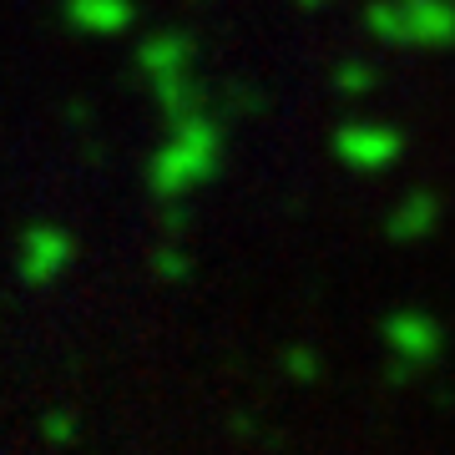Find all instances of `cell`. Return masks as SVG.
Listing matches in <instances>:
<instances>
[{"mask_svg": "<svg viewBox=\"0 0 455 455\" xmlns=\"http://www.w3.org/2000/svg\"><path fill=\"white\" fill-rule=\"evenodd\" d=\"M223 147H228V116L208 112H193L172 122V137H167L152 157H147V193L152 197H188L193 188L218 178L223 167Z\"/></svg>", "mask_w": 455, "mask_h": 455, "instance_id": "6da1fadb", "label": "cell"}, {"mask_svg": "<svg viewBox=\"0 0 455 455\" xmlns=\"http://www.w3.org/2000/svg\"><path fill=\"white\" fill-rule=\"evenodd\" d=\"M364 36L379 46L455 51V0H370Z\"/></svg>", "mask_w": 455, "mask_h": 455, "instance_id": "7a4b0ae2", "label": "cell"}, {"mask_svg": "<svg viewBox=\"0 0 455 455\" xmlns=\"http://www.w3.org/2000/svg\"><path fill=\"white\" fill-rule=\"evenodd\" d=\"M329 152L349 172H385L405 157V132L390 122H339L329 137Z\"/></svg>", "mask_w": 455, "mask_h": 455, "instance_id": "3957f363", "label": "cell"}, {"mask_svg": "<svg viewBox=\"0 0 455 455\" xmlns=\"http://www.w3.org/2000/svg\"><path fill=\"white\" fill-rule=\"evenodd\" d=\"M76 259V238L61 223H31L16 238V278L26 289H51Z\"/></svg>", "mask_w": 455, "mask_h": 455, "instance_id": "277c9868", "label": "cell"}, {"mask_svg": "<svg viewBox=\"0 0 455 455\" xmlns=\"http://www.w3.org/2000/svg\"><path fill=\"white\" fill-rule=\"evenodd\" d=\"M379 339H385V349L400 359H415V364H440V355H445V329H440L435 314L425 309H390L385 319H379Z\"/></svg>", "mask_w": 455, "mask_h": 455, "instance_id": "5b68a950", "label": "cell"}, {"mask_svg": "<svg viewBox=\"0 0 455 455\" xmlns=\"http://www.w3.org/2000/svg\"><path fill=\"white\" fill-rule=\"evenodd\" d=\"M435 228H440V193L435 188H410V193L395 197L390 212H385V238L400 243V248L435 238Z\"/></svg>", "mask_w": 455, "mask_h": 455, "instance_id": "8992f818", "label": "cell"}, {"mask_svg": "<svg viewBox=\"0 0 455 455\" xmlns=\"http://www.w3.org/2000/svg\"><path fill=\"white\" fill-rule=\"evenodd\" d=\"M193 66H197V41L182 26H163V31L142 36V46H137V71L147 82L167 76V71H193Z\"/></svg>", "mask_w": 455, "mask_h": 455, "instance_id": "52a82bcc", "label": "cell"}, {"mask_svg": "<svg viewBox=\"0 0 455 455\" xmlns=\"http://www.w3.org/2000/svg\"><path fill=\"white\" fill-rule=\"evenodd\" d=\"M61 20L82 36H122L137 20L132 0H61Z\"/></svg>", "mask_w": 455, "mask_h": 455, "instance_id": "ba28073f", "label": "cell"}, {"mask_svg": "<svg viewBox=\"0 0 455 455\" xmlns=\"http://www.w3.org/2000/svg\"><path fill=\"white\" fill-rule=\"evenodd\" d=\"M152 107L163 112V122H182L193 112H208V86L197 82V71H167V76H152Z\"/></svg>", "mask_w": 455, "mask_h": 455, "instance_id": "9c48e42d", "label": "cell"}, {"mask_svg": "<svg viewBox=\"0 0 455 455\" xmlns=\"http://www.w3.org/2000/svg\"><path fill=\"white\" fill-rule=\"evenodd\" d=\"M329 86H334V97H344V101H364L370 92H379V66L364 61V56H344V61H334V71H329Z\"/></svg>", "mask_w": 455, "mask_h": 455, "instance_id": "30bf717a", "label": "cell"}, {"mask_svg": "<svg viewBox=\"0 0 455 455\" xmlns=\"http://www.w3.org/2000/svg\"><path fill=\"white\" fill-rule=\"evenodd\" d=\"M147 268H152V278H163V283H188V278H193V253H188L178 238H167V243L152 248Z\"/></svg>", "mask_w": 455, "mask_h": 455, "instance_id": "8fae6325", "label": "cell"}, {"mask_svg": "<svg viewBox=\"0 0 455 455\" xmlns=\"http://www.w3.org/2000/svg\"><path fill=\"white\" fill-rule=\"evenodd\" d=\"M278 364H283V374H289L293 385H319V379H324V359H319L314 344H289V349L278 355Z\"/></svg>", "mask_w": 455, "mask_h": 455, "instance_id": "7c38bea8", "label": "cell"}, {"mask_svg": "<svg viewBox=\"0 0 455 455\" xmlns=\"http://www.w3.org/2000/svg\"><path fill=\"white\" fill-rule=\"evenodd\" d=\"M259 112H263L259 86L238 82V86H223V92H218V116H259Z\"/></svg>", "mask_w": 455, "mask_h": 455, "instance_id": "4fadbf2b", "label": "cell"}, {"mask_svg": "<svg viewBox=\"0 0 455 455\" xmlns=\"http://www.w3.org/2000/svg\"><path fill=\"white\" fill-rule=\"evenodd\" d=\"M41 440H46V445H76V440H82V420H76L71 410H46V415H41Z\"/></svg>", "mask_w": 455, "mask_h": 455, "instance_id": "5bb4252c", "label": "cell"}, {"mask_svg": "<svg viewBox=\"0 0 455 455\" xmlns=\"http://www.w3.org/2000/svg\"><path fill=\"white\" fill-rule=\"evenodd\" d=\"M157 228H163L167 238H182V233L193 228V208H188L182 197H167V208L157 212Z\"/></svg>", "mask_w": 455, "mask_h": 455, "instance_id": "9a60e30c", "label": "cell"}, {"mask_svg": "<svg viewBox=\"0 0 455 455\" xmlns=\"http://www.w3.org/2000/svg\"><path fill=\"white\" fill-rule=\"evenodd\" d=\"M66 122H71V127H82V132H92V107H86V101H71V107H66Z\"/></svg>", "mask_w": 455, "mask_h": 455, "instance_id": "2e32d148", "label": "cell"}, {"mask_svg": "<svg viewBox=\"0 0 455 455\" xmlns=\"http://www.w3.org/2000/svg\"><path fill=\"white\" fill-rule=\"evenodd\" d=\"M299 5H304V11H319V5H329V0H299Z\"/></svg>", "mask_w": 455, "mask_h": 455, "instance_id": "e0dca14e", "label": "cell"}]
</instances>
